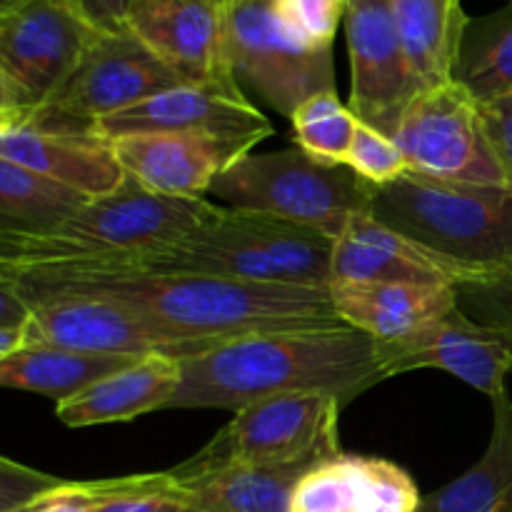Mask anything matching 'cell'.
Returning <instances> with one entry per match:
<instances>
[{
  "instance_id": "cell-8",
  "label": "cell",
  "mask_w": 512,
  "mask_h": 512,
  "mask_svg": "<svg viewBox=\"0 0 512 512\" xmlns=\"http://www.w3.org/2000/svg\"><path fill=\"white\" fill-rule=\"evenodd\" d=\"M343 405L338 395L330 393H290L258 400L240 408L190 460L198 465L318 468L343 455L338 438Z\"/></svg>"
},
{
  "instance_id": "cell-30",
  "label": "cell",
  "mask_w": 512,
  "mask_h": 512,
  "mask_svg": "<svg viewBox=\"0 0 512 512\" xmlns=\"http://www.w3.org/2000/svg\"><path fill=\"white\" fill-rule=\"evenodd\" d=\"M348 168L363 180H368L370 185H375V188L395 183L410 170L395 140L365 123H358V130H355Z\"/></svg>"
},
{
  "instance_id": "cell-27",
  "label": "cell",
  "mask_w": 512,
  "mask_h": 512,
  "mask_svg": "<svg viewBox=\"0 0 512 512\" xmlns=\"http://www.w3.org/2000/svg\"><path fill=\"white\" fill-rule=\"evenodd\" d=\"M88 200L58 180L0 160V233H48Z\"/></svg>"
},
{
  "instance_id": "cell-4",
  "label": "cell",
  "mask_w": 512,
  "mask_h": 512,
  "mask_svg": "<svg viewBox=\"0 0 512 512\" xmlns=\"http://www.w3.org/2000/svg\"><path fill=\"white\" fill-rule=\"evenodd\" d=\"M220 210L208 198H178L145 188L125 175L108 195L88 200L48 233H0V273L73 260L133 253L183 238Z\"/></svg>"
},
{
  "instance_id": "cell-36",
  "label": "cell",
  "mask_w": 512,
  "mask_h": 512,
  "mask_svg": "<svg viewBox=\"0 0 512 512\" xmlns=\"http://www.w3.org/2000/svg\"><path fill=\"white\" fill-rule=\"evenodd\" d=\"M18 3H23V0H0V10L10 8V5H18Z\"/></svg>"
},
{
  "instance_id": "cell-1",
  "label": "cell",
  "mask_w": 512,
  "mask_h": 512,
  "mask_svg": "<svg viewBox=\"0 0 512 512\" xmlns=\"http://www.w3.org/2000/svg\"><path fill=\"white\" fill-rule=\"evenodd\" d=\"M0 283L13 285L28 305L60 295L108 300L158 333L190 345H220L270 330L348 325L335 310L330 285L88 270L0 273Z\"/></svg>"
},
{
  "instance_id": "cell-35",
  "label": "cell",
  "mask_w": 512,
  "mask_h": 512,
  "mask_svg": "<svg viewBox=\"0 0 512 512\" xmlns=\"http://www.w3.org/2000/svg\"><path fill=\"white\" fill-rule=\"evenodd\" d=\"M98 33H123L135 0H70Z\"/></svg>"
},
{
  "instance_id": "cell-21",
  "label": "cell",
  "mask_w": 512,
  "mask_h": 512,
  "mask_svg": "<svg viewBox=\"0 0 512 512\" xmlns=\"http://www.w3.org/2000/svg\"><path fill=\"white\" fill-rule=\"evenodd\" d=\"M313 468H258L223 463L198 465L193 460L170 468V500L200 512H293V495Z\"/></svg>"
},
{
  "instance_id": "cell-9",
  "label": "cell",
  "mask_w": 512,
  "mask_h": 512,
  "mask_svg": "<svg viewBox=\"0 0 512 512\" xmlns=\"http://www.w3.org/2000/svg\"><path fill=\"white\" fill-rule=\"evenodd\" d=\"M225 53L235 80L285 118L313 95L335 90L333 48H313L290 33L273 0H228Z\"/></svg>"
},
{
  "instance_id": "cell-11",
  "label": "cell",
  "mask_w": 512,
  "mask_h": 512,
  "mask_svg": "<svg viewBox=\"0 0 512 512\" xmlns=\"http://www.w3.org/2000/svg\"><path fill=\"white\" fill-rule=\"evenodd\" d=\"M413 173L458 183L508 185L485 133L480 103L458 83L420 90L393 133Z\"/></svg>"
},
{
  "instance_id": "cell-29",
  "label": "cell",
  "mask_w": 512,
  "mask_h": 512,
  "mask_svg": "<svg viewBox=\"0 0 512 512\" xmlns=\"http://www.w3.org/2000/svg\"><path fill=\"white\" fill-rule=\"evenodd\" d=\"M290 123H293V140L300 150L323 163L348 165L360 120L348 105L340 103L335 90L305 100L295 110Z\"/></svg>"
},
{
  "instance_id": "cell-23",
  "label": "cell",
  "mask_w": 512,
  "mask_h": 512,
  "mask_svg": "<svg viewBox=\"0 0 512 512\" xmlns=\"http://www.w3.org/2000/svg\"><path fill=\"white\" fill-rule=\"evenodd\" d=\"M340 318L378 343H398L460 305L448 285L330 283Z\"/></svg>"
},
{
  "instance_id": "cell-3",
  "label": "cell",
  "mask_w": 512,
  "mask_h": 512,
  "mask_svg": "<svg viewBox=\"0 0 512 512\" xmlns=\"http://www.w3.org/2000/svg\"><path fill=\"white\" fill-rule=\"evenodd\" d=\"M333 250L335 240L318 230L300 228L273 215L220 205L208 223L198 225L188 235L170 243L30 270L208 275V278L258 280V283L330 285ZM30 270H18V273H30Z\"/></svg>"
},
{
  "instance_id": "cell-25",
  "label": "cell",
  "mask_w": 512,
  "mask_h": 512,
  "mask_svg": "<svg viewBox=\"0 0 512 512\" xmlns=\"http://www.w3.org/2000/svg\"><path fill=\"white\" fill-rule=\"evenodd\" d=\"M395 23L420 88L453 80L468 15L460 0H393Z\"/></svg>"
},
{
  "instance_id": "cell-7",
  "label": "cell",
  "mask_w": 512,
  "mask_h": 512,
  "mask_svg": "<svg viewBox=\"0 0 512 512\" xmlns=\"http://www.w3.org/2000/svg\"><path fill=\"white\" fill-rule=\"evenodd\" d=\"M100 35L70 0H23L0 10V120L45 108Z\"/></svg>"
},
{
  "instance_id": "cell-20",
  "label": "cell",
  "mask_w": 512,
  "mask_h": 512,
  "mask_svg": "<svg viewBox=\"0 0 512 512\" xmlns=\"http://www.w3.org/2000/svg\"><path fill=\"white\" fill-rule=\"evenodd\" d=\"M420 500L403 468L343 453L303 475L293 512H418Z\"/></svg>"
},
{
  "instance_id": "cell-2",
  "label": "cell",
  "mask_w": 512,
  "mask_h": 512,
  "mask_svg": "<svg viewBox=\"0 0 512 512\" xmlns=\"http://www.w3.org/2000/svg\"><path fill=\"white\" fill-rule=\"evenodd\" d=\"M183 380L165 410H233L290 393H330L343 403L383 383L380 345L353 325L270 330L180 360Z\"/></svg>"
},
{
  "instance_id": "cell-32",
  "label": "cell",
  "mask_w": 512,
  "mask_h": 512,
  "mask_svg": "<svg viewBox=\"0 0 512 512\" xmlns=\"http://www.w3.org/2000/svg\"><path fill=\"white\" fill-rule=\"evenodd\" d=\"M458 300L460 308L480 318V323L495 325L512 335V258L495 265L483 283L460 288Z\"/></svg>"
},
{
  "instance_id": "cell-15",
  "label": "cell",
  "mask_w": 512,
  "mask_h": 512,
  "mask_svg": "<svg viewBox=\"0 0 512 512\" xmlns=\"http://www.w3.org/2000/svg\"><path fill=\"white\" fill-rule=\"evenodd\" d=\"M163 130L213 133L255 145L273 135L270 120L245 98L238 80L180 83L95 125V133L108 143L123 135Z\"/></svg>"
},
{
  "instance_id": "cell-28",
  "label": "cell",
  "mask_w": 512,
  "mask_h": 512,
  "mask_svg": "<svg viewBox=\"0 0 512 512\" xmlns=\"http://www.w3.org/2000/svg\"><path fill=\"white\" fill-rule=\"evenodd\" d=\"M453 80L478 103L512 95V5L498 13L470 18L460 40Z\"/></svg>"
},
{
  "instance_id": "cell-22",
  "label": "cell",
  "mask_w": 512,
  "mask_h": 512,
  "mask_svg": "<svg viewBox=\"0 0 512 512\" xmlns=\"http://www.w3.org/2000/svg\"><path fill=\"white\" fill-rule=\"evenodd\" d=\"M183 380V365L170 355H145L105 375L78 395L60 400L55 415L68 428L130 423L140 415L165 410Z\"/></svg>"
},
{
  "instance_id": "cell-34",
  "label": "cell",
  "mask_w": 512,
  "mask_h": 512,
  "mask_svg": "<svg viewBox=\"0 0 512 512\" xmlns=\"http://www.w3.org/2000/svg\"><path fill=\"white\" fill-rule=\"evenodd\" d=\"M480 115H483L485 133L503 168L505 180L512 185V95L493 100V103H480Z\"/></svg>"
},
{
  "instance_id": "cell-6",
  "label": "cell",
  "mask_w": 512,
  "mask_h": 512,
  "mask_svg": "<svg viewBox=\"0 0 512 512\" xmlns=\"http://www.w3.org/2000/svg\"><path fill=\"white\" fill-rule=\"evenodd\" d=\"M375 185L348 165H330L298 145L235 160L213 183L220 205L273 215L300 228L343 238L358 215L370 213Z\"/></svg>"
},
{
  "instance_id": "cell-24",
  "label": "cell",
  "mask_w": 512,
  "mask_h": 512,
  "mask_svg": "<svg viewBox=\"0 0 512 512\" xmlns=\"http://www.w3.org/2000/svg\"><path fill=\"white\" fill-rule=\"evenodd\" d=\"M418 512H512V400L493 398V433L483 458L460 478L423 495Z\"/></svg>"
},
{
  "instance_id": "cell-26",
  "label": "cell",
  "mask_w": 512,
  "mask_h": 512,
  "mask_svg": "<svg viewBox=\"0 0 512 512\" xmlns=\"http://www.w3.org/2000/svg\"><path fill=\"white\" fill-rule=\"evenodd\" d=\"M133 360L138 358L93 355L78 353V350L50 348V345H35V348H23L18 353L0 358V385L10 390L45 395V398L60 403V400L78 395L88 385L98 383L105 375L125 368Z\"/></svg>"
},
{
  "instance_id": "cell-14",
  "label": "cell",
  "mask_w": 512,
  "mask_h": 512,
  "mask_svg": "<svg viewBox=\"0 0 512 512\" xmlns=\"http://www.w3.org/2000/svg\"><path fill=\"white\" fill-rule=\"evenodd\" d=\"M378 345L385 378L438 368L490 400L505 393V378L512 373V335L470 318L460 305L410 338Z\"/></svg>"
},
{
  "instance_id": "cell-31",
  "label": "cell",
  "mask_w": 512,
  "mask_h": 512,
  "mask_svg": "<svg viewBox=\"0 0 512 512\" xmlns=\"http://www.w3.org/2000/svg\"><path fill=\"white\" fill-rule=\"evenodd\" d=\"M290 33L313 48H333L335 33L345 15V0H273Z\"/></svg>"
},
{
  "instance_id": "cell-33",
  "label": "cell",
  "mask_w": 512,
  "mask_h": 512,
  "mask_svg": "<svg viewBox=\"0 0 512 512\" xmlns=\"http://www.w3.org/2000/svg\"><path fill=\"white\" fill-rule=\"evenodd\" d=\"M63 478L38 473V470L20 465L15 460H0V512H15L28 508L30 503L58 488Z\"/></svg>"
},
{
  "instance_id": "cell-5",
  "label": "cell",
  "mask_w": 512,
  "mask_h": 512,
  "mask_svg": "<svg viewBox=\"0 0 512 512\" xmlns=\"http://www.w3.org/2000/svg\"><path fill=\"white\" fill-rule=\"evenodd\" d=\"M370 215L465 263L495 268L512 258V185L458 183L408 170L375 188Z\"/></svg>"
},
{
  "instance_id": "cell-18",
  "label": "cell",
  "mask_w": 512,
  "mask_h": 512,
  "mask_svg": "<svg viewBox=\"0 0 512 512\" xmlns=\"http://www.w3.org/2000/svg\"><path fill=\"white\" fill-rule=\"evenodd\" d=\"M125 175L145 188L178 198H205L215 180L250 155L255 143L213 133H133L110 140Z\"/></svg>"
},
{
  "instance_id": "cell-37",
  "label": "cell",
  "mask_w": 512,
  "mask_h": 512,
  "mask_svg": "<svg viewBox=\"0 0 512 512\" xmlns=\"http://www.w3.org/2000/svg\"><path fill=\"white\" fill-rule=\"evenodd\" d=\"M178 512H200V510H195V508H183V505H180Z\"/></svg>"
},
{
  "instance_id": "cell-17",
  "label": "cell",
  "mask_w": 512,
  "mask_h": 512,
  "mask_svg": "<svg viewBox=\"0 0 512 512\" xmlns=\"http://www.w3.org/2000/svg\"><path fill=\"white\" fill-rule=\"evenodd\" d=\"M228 0H135L125 30L185 83L235 80L225 53Z\"/></svg>"
},
{
  "instance_id": "cell-10",
  "label": "cell",
  "mask_w": 512,
  "mask_h": 512,
  "mask_svg": "<svg viewBox=\"0 0 512 512\" xmlns=\"http://www.w3.org/2000/svg\"><path fill=\"white\" fill-rule=\"evenodd\" d=\"M180 83L185 80L133 33H103L53 100L23 120L68 133L98 135L95 125L100 120Z\"/></svg>"
},
{
  "instance_id": "cell-16",
  "label": "cell",
  "mask_w": 512,
  "mask_h": 512,
  "mask_svg": "<svg viewBox=\"0 0 512 512\" xmlns=\"http://www.w3.org/2000/svg\"><path fill=\"white\" fill-rule=\"evenodd\" d=\"M490 270L438 253L363 213L335 240L330 283L448 285L460 290L483 283Z\"/></svg>"
},
{
  "instance_id": "cell-12",
  "label": "cell",
  "mask_w": 512,
  "mask_h": 512,
  "mask_svg": "<svg viewBox=\"0 0 512 512\" xmlns=\"http://www.w3.org/2000/svg\"><path fill=\"white\" fill-rule=\"evenodd\" d=\"M350 53V103L355 118L393 138L400 118L420 93L393 0H345Z\"/></svg>"
},
{
  "instance_id": "cell-13",
  "label": "cell",
  "mask_w": 512,
  "mask_h": 512,
  "mask_svg": "<svg viewBox=\"0 0 512 512\" xmlns=\"http://www.w3.org/2000/svg\"><path fill=\"white\" fill-rule=\"evenodd\" d=\"M28 325H25V345H50V348L78 350L93 355H125V358H145V355H170V358H195L218 345L178 343L168 335L150 328L145 320L108 300L60 295L45 298L30 305Z\"/></svg>"
},
{
  "instance_id": "cell-38",
  "label": "cell",
  "mask_w": 512,
  "mask_h": 512,
  "mask_svg": "<svg viewBox=\"0 0 512 512\" xmlns=\"http://www.w3.org/2000/svg\"><path fill=\"white\" fill-rule=\"evenodd\" d=\"M15 512H28V510H15Z\"/></svg>"
},
{
  "instance_id": "cell-19",
  "label": "cell",
  "mask_w": 512,
  "mask_h": 512,
  "mask_svg": "<svg viewBox=\"0 0 512 512\" xmlns=\"http://www.w3.org/2000/svg\"><path fill=\"white\" fill-rule=\"evenodd\" d=\"M0 160L35 170L88 198L113 193L125 180L113 143L30 120H0Z\"/></svg>"
}]
</instances>
